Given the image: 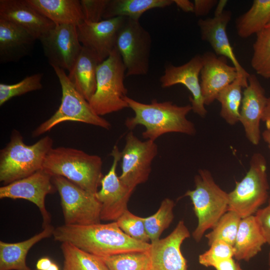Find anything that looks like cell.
Listing matches in <instances>:
<instances>
[{"mask_svg": "<svg viewBox=\"0 0 270 270\" xmlns=\"http://www.w3.org/2000/svg\"><path fill=\"white\" fill-rule=\"evenodd\" d=\"M52 236L56 241L70 243L100 257L146 251L150 246L128 236L116 222L86 226L64 224L54 228Z\"/></svg>", "mask_w": 270, "mask_h": 270, "instance_id": "6da1fadb", "label": "cell"}, {"mask_svg": "<svg viewBox=\"0 0 270 270\" xmlns=\"http://www.w3.org/2000/svg\"><path fill=\"white\" fill-rule=\"evenodd\" d=\"M128 108L134 112V116L126 118V127L132 130L137 126L145 128L144 138L154 141L160 136L170 132L194 135V124L186 116L192 110L191 104L178 106L170 101L159 102L153 100L144 104L128 96L126 98Z\"/></svg>", "mask_w": 270, "mask_h": 270, "instance_id": "7a4b0ae2", "label": "cell"}, {"mask_svg": "<svg viewBox=\"0 0 270 270\" xmlns=\"http://www.w3.org/2000/svg\"><path fill=\"white\" fill-rule=\"evenodd\" d=\"M102 160L94 154L72 148H52L42 169L53 176H61L92 194H96L103 177Z\"/></svg>", "mask_w": 270, "mask_h": 270, "instance_id": "3957f363", "label": "cell"}, {"mask_svg": "<svg viewBox=\"0 0 270 270\" xmlns=\"http://www.w3.org/2000/svg\"><path fill=\"white\" fill-rule=\"evenodd\" d=\"M52 145L49 136L27 145L20 133L13 130L9 142L0 151V182L6 185L42 170Z\"/></svg>", "mask_w": 270, "mask_h": 270, "instance_id": "277c9868", "label": "cell"}, {"mask_svg": "<svg viewBox=\"0 0 270 270\" xmlns=\"http://www.w3.org/2000/svg\"><path fill=\"white\" fill-rule=\"evenodd\" d=\"M194 189L187 190L184 196L190 199L198 218V225L192 233V236L198 242L205 232L212 229L228 211V194L215 182L208 170H199L194 176Z\"/></svg>", "mask_w": 270, "mask_h": 270, "instance_id": "5b68a950", "label": "cell"}, {"mask_svg": "<svg viewBox=\"0 0 270 270\" xmlns=\"http://www.w3.org/2000/svg\"><path fill=\"white\" fill-rule=\"evenodd\" d=\"M126 67L116 47L97 68L96 90L88 102L98 115L102 116L128 108L126 100Z\"/></svg>", "mask_w": 270, "mask_h": 270, "instance_id": "8992f818", "label": "cell"}, {"mask_svg": "<svg viewBox=\"0 0 270 270\" xmlns=\"http://www.w3.org/2000/svg\"><path fill=\"white\" fill-rule=\"evenodd\" d=\"M52 68L62 88L61 103L55 113L32 132V136H40L66 121L78 122L110 130V123L94 112L89 102L69 80L64 70Z\"/></svg>", "mask_w": 270, "mask_h": 270, "instance_id": "52a82bcc", "label": "cell"}, {"mask_svg": "<svg viewBox=\"0 0 270 270\" xmlns=\"http://www.w3.org/2000/svg\"><path fill=\"white\" fill-rule=\"evenodd\" d=\"M266 170L264 156L259 152L254 154L245 176L236 182L234 188L228 193V210L234 212L242 218L256 214L268 198Z\"/></svg>", "mask_w": 270, "mask_h": 270, "instance_id": "ba28073f", "label": "cell"}, {"mask_svg": "<svg viewBox=\"0 0 270 270\" xmlns=\"http://www.w3.org/2000/svg\"><path fill=\"white\" fill-rule=\"evenodd\" d=\"M58 191L64 224L86 226L100 223L101 205L92 194L64 177L53 176Z\"/></svg>", "mask_w": 270, "mask_h": 270, "instance_id": "9c48e42d", "label": "cell"}, {"mask_svg": "<svg viewBox=\"0 0 270 270\" xmlns=\"http://www.w3.org/2000/svg\"><path fill=\"white\" fill-rule=\"evenodd\" d=\"M152 39L139 20L126 18L117 38L116 48L126 68V76L148 74Z\"/></svg>", "mask_w": 270, "mask_h": 270, "instance_id": "30bf717a", "label": "cell"}, {"mask_svg": "<svg viewBox=\"0 0 270 270\" xmlns=\"http://www.w3.org/2000/svg\"><path fill=\"white\" fill-rule=\"evenodd\" d=\"M121 153L122 172L119 178L129 188L146 182L152 170L153 160L158 153L154 141H142L129 132L125 138V144Z\"/></svg>", "mask_w": 270, "mask_h": 270, "instance_id": "8fae6325", "label": "cell"}, {"mask_svg": "<svg viewBox=\"0 0 270 270\" xmlns=\"http://www.w3.org/2000/svg\"><path fill=\"white\" fill-rule=\"evenodd\" d=\"M77 26L56 24L40 40L44 54L52 67L71 70L82 48Z\"/></svg>", "mask_w": 270, "mask_h": 270, "instance_id": "7c38bea8", "label": "cell"}, {"mask_svg": "<svg viewBox=\"0 0 270 270\" xmlns=\"http://www.w3.org/2000/svg\"><path fill=\"white\" fill-rule=\"evenodd\" d=\"M110 156L112 164L100 182L101 188L95 194L101 205L100 220L116 222L128 210V203L134 190L124 184L116 174L121 153L114 145Z\"/></svg>", "mask_w": 270, "mask_h": 270, "instance_id": "4fadbf2b", "label": "cell"}, {"mask_svg": "<svg viewBox=\"0 0 270 270\" xmlns=\"http://www.w3.org/2000/svg\"><path fill=\"white\" fill-rule=\"evenodd\" d=\"M52 176L43 169L0 188V198L24 199L38 208L42 218V228L50 224L51 216L46 205V196L56 190Z\"/></svg>", "mask_w": 270, "mask_h": 270, "instance_id": "5bb4252c", "label": "cell"}, {"mask_svg": "<svg viewBox=\"0 0 270 270\" xmlns=\"http://www.w3.org/2000/svg\"><path fill=\"white\" fill-rule=\"evenodd\" d=\"M126 18L116 17L97 22L84 20L76 26L80 44L103 62L116 47L118 34Z\"/></svg>", "mask_w": 270, "mask_h": 270, "instance_id": "9a60e30c", "label": "cell"}, {"mask_svg": "<svg viewBox=\"0 0 270 270\" xmlns=\"http://www.w3.org/2000/svg\"><path fill=\"white\" fill-rule=\"evenodd\" d=\"M202 67V55L196 54L186 63L178 66L168 64L165 66L164 74L160 78L161 86L167 88L181 84L190 92L192 111L202 118L207 114L202 94L199 76Z\"/></svg>", "mask_w": 270, "mask_h": 270, "instance_id": "2e32d148", "label": "cell"}, {"mask_svg": "<svg viewBox=\"0 0 270 270\" xmlns=\"http://www.w3.org/2000/svg\"><path fill=\"white\" fill-rule=\"evenodd\" d=\"M190 236L184 221L181 220L166 237L150 242V270H187V262L180 247Z\"/></svg>", "mask_w": 270, "mask_h": 270, "instance_id": "e0dca14e", "label": "cell"}, {"mask_svg": "<svg viewBox=\"0 0 270 270\" xmlns=\"http://www.w3.org/2000/svg\"><path fill=\"white\" fill-rule=\"evenodd\" d=\"M268 98L256 76L250 74L248 85L243 92L239 122L242 124L248 140L258 145L261 138L260 124Z\"/></svg>", "mask_w": 270, "mask_h": 270, "instance_id": "ac0fdd59", "label": "cell"}, {"mask_svg": "<svg viewBox=\"0 0 270 270\" xmlns=\"http://www.w3.org/2000/svg\"><path fill=\"white\" fill-rule=\"evenodd\" d=\"M202 56V67L200 83L204 104L208 106L216 99L220 92L240 74L234 66L227 64L224 57L218 56L210 52H204Z\"/></svg>", "mask_w": 270, "mask_h": 270, "instance_id": "d6986e66", "label": "cell"}, {"mask_svg": "<svg viewBox=\"0 0 270 270\" xmlns=\"http://www.w3.org/2000/svg\"><path fill=\"white\" fill-rule=\"evenodd\" d=\"M232 14L226 10L212 18H200L198 21L202 39L210 44L214 53L229 59L238 72L248 78L250 74L242 68L236 58L226 33L227 26L232 19Z\"/></svg>", "mask_w": 270, "mask_h": 270, "instance_id": "ffe728a7", "label": "cell"}, {"mask_svg": "<svg viewBox=\"0 0 270 270\" xmlns=\"http://www.w3.org/2000/svg\"><path fill=\"white\" fill-rule=\"evenodd\" d=\"M0 18L24 28L36 40L56 25L28 0H0Z\"/></svg>", "mask_w": 270, "mask_h": 270, "instance_id": "44dd1931", "label": "cell"}, {"mask_svg": "<svg viewBox=\"0 0 270 270\" xmlns=\"http://www.w3.org/2000/svg\"><path fill=\"white\" fill-rule=\"evenodd\" d=\"M36 40L24 28L0 18V62H16L30 55Z\"/></svg>", "mask_w": 270, "mask_h": 270, "instance_id": "7402d4cb", "label": "cell"}, {"mask_svg": "<svg viewBox=\"0 0 270 270\" xmlns=\"http://www.w3.org/2000/svg\"><path fill=\"white\" fill-rule=\"evenodd\" d=\"M102 62L90 50L82 46L68 77L76 89L88 102L96 88V72Z\"/></svg>", "mask_w": 270, "mask_h": 270, "instance_id": "603a6c76", "label": "cell"}, {"mask_svg": "<svg viewBox=\"0 0 270 270\" xmlns=\"http://www.w3.org/2000/svg\"><path fill=\"white\" fill-rule=\"evenodd\" d=\"M54 228L50 224L25 240L8 243L0 241V270H32L26 264L30 250L40 240L52 236Z\"/></svg>", "mask_w": 270, "mask_h": 270, "instance_id": "cb8c5ba5", "label": "cell"}, {"mask_svg": "<svg viewBox=\"0 0 270 270\" xmlns=\"http://www.w3.org/2000/svg\"><path fill=\"white\" fill-rule=\"evenodd\" d=\"M266 244L254 215L241 219L234 246L237 260L249 261Z\"/></svg>", "mask_w": 270, "mask_h": 270, "instance_id": "d4e9b609", "label": "cell"}, {"mask_svg": "<svg viewBox=\"0 0 270 270\" xmlns=\"http://www.w3.org/2000/svg\"><path fill=\"white\" fill-rule=\"evenodd\" d=\"M55 24L78 26L84 20L79 0H28Z\"/></svg>", "mask_w": 270, "mask_h": 270, "instance_id": "484cf974", "label": "cell"}, {"mask_svg": "<svg viewBox=\"0 0 270 270\" xmlns=\"http://www.w3.org/2000/svg\"><path fill=\"white\" fill-rule=\"evenodd\" d=\"M173 4L174 0H108L102 18L126 17L139 20L146 11Z\"/></svg>", "mask_w": 270, "mask_h": 270, "instance_id": "4316f807", "label": "cell"}, {"mask_svg": "<svg viewBox=\"0 0 270 270\" xmlns=\"http://www.w3.org/2000/svg\"><path fill=\"white\" fill-rule=\"evenodd\" d=\"M270 22V0H254L250 9L236 21L238 36L242 38L256 35Z\"/></svg>", "mask_w": 270, "mask_h": 270, "instance_id": "83f0119b", "label": "cell"}, {"mask_svg": "<svg viewBox=\"0 0 270 270\" xmlns=\"http://www.w3.org/2000/svg\"><path fill=\"white\" fill-rule=\"evenodd\" d=\"M248 85V78L240 74L232 82L220 91L216 97V100L221 106L220 116L230 125L239 122L240 108L242 98V90Z\"/></svg>", "mask_w": 270, "mask_h": 270, "instance_id": "f1b7e54d", "label": "cell"}, {"mask_svg": "<svg viewBox=\"0 0 270 270\" xmlns=\"http://www.w3.org/2000/svg\"><path fill=\"white\" fill-rule=\"evenodd\" d=\"M60 248L64 258L62 270H108L100 257L70 243L62 242Z\"/></svg>", "mask_w": 270, "mask_h": 270, "instance_id": "f546056e", "label": "cell"}, {"mask_svg": "<svg viewBox=\"0 0 270 270\" xmlns=\"http://www.w3.org/2000/svg\"><path fill=\"white\" fill-rule=\"evenodd\" d=\"M174 206V200L166 198L162 200L155 214L144 218L146 232L151 242L160 240L162 234L171 224L174 218L173 209Z\"/></svg>", "mask_w": 270, "mask_h": 270, "instance_id": "4dcf8cb0", "label": "cell"}, {"mask_svg": "<svg viewBox=\"0 0 270 270\" xmlns=\"http://www.w3.org/2000/svg\"><path fill=\"white\" fill-rule=\"evenodd\" d=\"M148 250L100 258L108 270H150V258Z\"/></svg>", "mask_w": 270, "mask_h": 270, "instance_id": "1f68e13d", "label": "cell"}, {"mask_svg": "<svg viewBox=\"0 0 270 270\" xmlns=\"http://www.w3.org/2000/svg\"><path fill=\"white\" fill-rule=\"evenodd\" d=\"M242 218L232 210L226 211L205 235L209 246L216 240H222L234 246Z\"/></svg>", "mask_w": 270, "mask_h": 270, "instance_id": "d6a6232c", "label": "cell"}, {"mask_svg": "<svg viewBox=\"0 0 270 270\" xmlns=\"http://www.w3.org/2000/svg\"><path fill=\"white\" fill-rule=\"evenodd\" d=\"M250 64L257 74L270 79V31L264 29L256 35Z\"/></svg>", "mask_w": 270, "mask_h": 270, "instance_id": "836d02e7", "label": "cell"}, {"mask_svg": "<svg viewBox=\"0 0 270 270\" xmlns=\"http://www.w3.org/2000/svg\"><path fill=\"white\" fill-rule=\"evenodd\" d=\"M42 74L38 73L26 76L21 81L14 84L0 83V106H2L14 97L42 88Z\"/></svg>", "mask_w": 270, "mask_h": 270, "instance_id": "e575fe53", "label": "cell"}, {"mask_svg": "<svg viewBox=\"0 0 270 270\" xmlns=\"http://www.w3.org/2000/svg\"><path fill=\"white\" fill-rule=\"evenodd\" d=\"M120 230L131 238L145 243L150 240L147 234L144 218L137 216L128 210L116 221Z\"/></svg>", "mask_w": 270, "mask_h": 270, "instance_id": "d590c367", "label": "cell"}, {"mask_svg": "<svg viewBox=\"0 0 270 270\" xmlns=\"http://www.w3.org/2000/svg\"><path fill=\"white\" fill-rule=\"evenodd\" d=\"M210 248L198 256L200 264L214 267L218 263L234 256V246L222 240L213 242Z\"/></svg>", "mask_w": 270, "mask_h": 270, "instance_id": "8d00e7d4", "label": "cell"}, {"mask_svg": "<svg viewBox=\"0 0 270 270\" xmlns=\"http://www.w3.org/2000/svg\"><path fill=\"white\" fill-rule=\"evenodd\" d=\"M108 1V0H80L84 20L89 22H97L102 20Z\"/></svg>", "mask_w": 270, "mask_h": 270, "instance_id": "74e56055", "label": "cell"}, {"mask_svg": "<svg viewBox=\"0 0 270 270\" xmlns=\"http://www.w3.org/2000/svg\"><path fill=\"white\" fill-rule=\"evenodd\" d=\"M254 215L266 244L270 246V198L268 204L264 208H260Z\"/></svg>", "mask_w": 270, "mask_h": 270, "instance_id": "f35d334b", "label": "cell"}, {"mask_svg": "<svg viewBox=\"0 0 270 270\" xmlns=\"http://www.w3.org/2000/svg\"><path fill=\"white\" fill-rule=\"evenodd\" d=\"M218 2L216 0H194V13L196 16H206Z\"/></svg>", "mask_w": 270, "mask_h": 270, "instance_id": "ab89813d", "label": "cell"}, {"mask_svg": "<svg viewBox=\"0 0 270 270\" xmlns=\"http://www.w3.org/2000/svg\"><path fill=\"white\" fill-rule=\"evenodd\" d=\"M262 121L266 125V130L262 134L264 141L268 144L270 152V98H268L262 116Z\"/></svg>", "mask_w": 270, "mask_h": 270, "instance_id": "60d3db41", "label": "cell"}, {"mask_svg": "<svg viewBox=\"0 0 270 270\" xmlns=\"http://www.w3.org/2000/svg\"><path fill=\"white\" fill-rule=\"evenodd\" d=\"M214 268L216 270H243L233 258L218 263Z\"/></svg>", "mask_w": 270, "mask_h": 270, "instance_id": "b9f144b4", "label": "cell"}, {"mask_svg": "<svg viewBox=\"0 0 270 270\" xmlns=\"http://www.w3.org/2000/svg\"><path fill=\"white\" fill-rule=\"evenodd\" d=\"M174 2L180 9L184 12H194V2H192L188 0H174Z\"/></svg>", "mask_w": 270, "mask_h": 270, "instance_id": "7bdbcfd3", "label": "cell"}, {"mask_svg": "<svg viewBox=\"0 0 270 270\" xmlns=\"http://www.w3.org/2000/svg\"><path fill=\"white\" fill-rule=\"evenodd\" d=\"M52 262L48 257H43L40 258L36 264V270H46L52 264Z\"/></svg>", "mask_w": 270, "mask_h": 270, "instance_id": "ee69618b", "label": "cell"}, {"mask_svg": "<svg viewBox=\"0 0 270 270\" xmlns=\"http://www.w3.org/2000/svg\"><path fill=\"white\" fill-rule=\"evenodd\" d=\"M228 3L226 0H220L216 5L214 16L218 15L224 11V8Z\"/></svg>", "mask_w": 270, "mask_h": 270, "instance_id": "f6af8a7d", "label": "cell"}, {"mask_svg": "<svg viewBox=\"0 0 270 270\" xmlns=\"http://www.w3.org/2000/svg\"><path fill=\"white\" fill-rule=\"evenodd\" d=\"M46 270H60V268L56 264L52 262Z\"/></svg>", "mask_w": 270, "mask_h": 270, "instance_id": "bcb514c9", "label": "cell"}, {"mask_svg": "<svg viewBox=\"0 0 270 270\" xmlns=\"http://www.w3.org/2000/svg\"><path fill=\"white\" fill-rule=\"evenodd\" d=\"M268 270H270V250H269V252L268 254Z\"/></svg>", "mask_w": 270, "mask_h": 270, "instance_id": "7dc6e473", "label": "cell"}, {"mask_svg": "<svg viewBox=\"0 0 270 270\" xmlns=\"http://www.w3.org/2000/svg\"><path fill=\"white\" fill-rule=\"evenodd\" d=\"M264 29L268 30L270 31V22L268 24V25L266 26V28H265Z\"/></svg>", "mask_w": 270, "mask_h": 270, "instance_id": "c3c4849f", "label": "cell"}, {"mask_svg": "<svg viewBox=\"0 0 270 270\" xmlns=\"http://www.w3.org/2000/svg\"></svg>", "mask_w": 270, "mask_h": 270, "instance_id": "681fc988", "label": "cell"}]
</instances>
